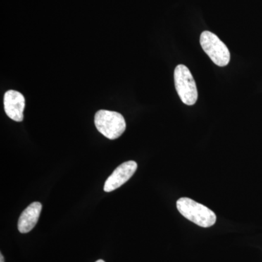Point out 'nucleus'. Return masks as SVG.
Wrapping results in <instances>:
<instances>
[{
	"mask_svg": "<svg viewBox=\"0 0 262 262\" xmlns=\"http://www.w3.org/2000/svg\"><path fill=\"white\" fill-rule=\"evenodd\" d=\"M176 90L184 104L192 106L198 101V93L195 81L186 66L179 64L174 71Z\"/></svg>",
	"mask_w": 262,
	"mask_h": 262,
	"instance_id": "3",
	"label": "nucleus"
},
{
	"mask_svg": "<svg viewBox=\"0 0 262 262\" xmlns=\"http://www.w3.org/2000/svg\"><path fill=\"white\" fill-rule=\"evenodd\" d=\"M95 125L105 137L115 140L126 129V122L121 114L108 110H99L95 115Z\"/></svg>",
	"mask_w": 262,
	"mask_h": 262,
	"instance_id": "2",
	"label": "nucleus"
},
{
	"mask_svg": "<svg viewBox=\"0 0 262 262\" xmlns=\"http://www.w3.org/2000/svg\"><path fill=\"white\" fill-rule=\"evenodd\" d=\"M137 168V163L132 160L122 163L106 179L103 190L106 192H110L118 189L133 177Z\"/></svg>",
	"mask_w": 262,
	"mask_h": 262,
	"instance_id": "5",
	"label": "nucleus"
},
{
	"mask_svg": "<svg viewBox=\"0 0 262 262\" xmlns=\"http://www.w3.org/2000/svg\"><path fill=\"white\" fill-rule=\"evenodd\" d=\"M42 208L40 203L34 202L22 212L18 222V229L20 233H28L34 229L39 220Z\"/></svg>",
	"mask_w": 262,
	"mask_h": 262,
	"instance_id": "7",
	"label": "nucleus"
},
{
	"mask_svg": "<svg viewBox=\"0 0 262 262\" xmlns=\"http://www.w3.org/2000/svg\"><path fill=\"white\" fill-rule=\"evenodd\" d=\"M177 207L183 216L200 227L207 228L214 225L216 222L214 212L190 198H180L177 202Z\"/></svg>",
	"mask_w": 262,
	"mask_h": 262,
	"instance_id": "1",
	"label": "nucleus"
},
{
	"mask_svg": "<svg viewBox=\"0 0 262 262\" xmlns=\"http://www.w3.org/2000/svg\"><path fill=\"white\" fill-rule=\"evenodd\" d=\"M4 108L6 115L15 122L24 120V110L25 108V98L18 91H7L4 96Z\"/></svg>",
	"mask_w": 262,
	"mask_h": 262,
	"instance_id": "6",
	"label": "nucleus"
},
{
	"mask_svg": "<svg viewBox=\"0 0 262 262\" xmlns=\"http://www.w3.org/2000/svg\"><path fill=\"white\" fill-rule=\"evenodd\" d=\"M200 42L203 51L215 65L225 67L228 64L230 61L229 49L215 34L205 31L201 34Z\"/></svg>",
	"mask_w": 262,
	"mask_h": 262,
	"instance_id": "4",
	"label": "nucleus"
},
{
	"mask_svg": "<svg viewBox=\"0 0 262 262\" xmlns=\"http://www.w3.org/2000/svg\"><path fill=\"white\" fill-rule=\"evenodd\" d=\"M96 262H105V261H103V260L100 259V260H98V261H96Z\"/></svg>",
	"mask_w": 262,
	"mask_h": 262,
	"instance_id": "9",
	"label": "nucleus"
},
{
	"mask_svg": "<svg viewBox=\"0 0 262 262\" xmlns=\"http://www.w3.org/2000/svg\"><path fill=\"white\" fill-rule=\"evenodd\" d=\"M0 262H5L4 256H3V254H0Z\"/></svg>",
	"mask_w": 262,
	"mask_h": 262,
	"instance_id": "8",
	"label": "nucleus"
}]
</instances>
